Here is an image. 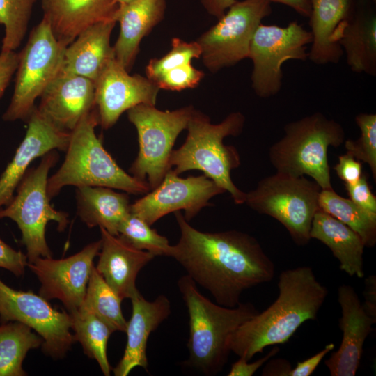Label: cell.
<instances>
[{"mask_svg": "<svg viewBox=\"0 0 376 376\" xmlns=\"http://www.w3.org/2000/svg\"><path fill=\"white\" fill-rule=\"evenodd\" d=\"M10 321L30 327L42 338V352L55 359L65 357L76 342L68 312L54 308L31 290L13 289L0 279V322Z\"/></svg>", "mask_w": 376, "mask_h": 376, "instance_id": "13", "label": "cell"}, {"mask_svg": "<svg viewBox=\"0 0 376 376\" xmlns=\"http://www.w3.org/2000/svg\"><path fill=\"white\" fill-rule=\"evenodd\" d=\"M77 214L88 227L99 226L118 236V229L130 214L127 193L99 186H83L76 189Z\"/></svg>", "mask_w": 376, "mask_h": 376, "instance_id": "28", "label": "cell"}, {"mask_svg": "<svg viewBox=\"0 0 376 376\" xmlns=\"http://www.w3.org/2000/svg\"><path fill=\"white\" fill-rule=\"evenodd\" d=\"M194 110L187 106L173 111H161L155 105L141 104L127 111L135 127L139 152L130 174L146 182L150 190L157 187L170 169L173 147L180 132L187 129Z\"/></svg>", "mask_w": 376, "mask_h": 376, "instance_id": "9", "label": "cell"}, {"mask_svg": "<svg viewBox=\"0 0 376 376\" xmlns=\"http://www.w3.org/2000/svg\"><path fill=\"white\" fill-rule=\"evenodd\" d=\"M310 237L320 241L331 251L342 271L350 276L364 277L365 245L359 235L349 226L319 209L312 221Z\"/></svg>", "mask_w": 376, "mask_h": 376, "instance_id": "27", "label": "cell"}, {"mask_svg": "<svg viewBox=\"0 0 376 376\" xmlns=\"http://www.w3.org/2000/svg\"><path fill=\"white\" fill-rule=\"evenodd\" d=\"M174 214L180 236L171 257L217 304L235 307L244 290L273 279L274 264L253 236L236 230L203 232L180 211Z\"/></svg>", "mask_w": 376, "mask_h": 376, "instance_id": "1", "label": "cell"}, {"mask_svg": "<svg viewBox=\"0 0 376 376\" xmlns=\"http://www.w3.org/2000/svg\"><path fill=\"white\" fill-rule=\"evenodd\" d=\"M244 123V116L238 111L213 124L207 116L194 109L184 143L171 152L170 169L178 175L199 170L228 192L236 204L244 203L246 193L234 184L230 175L232 170L240 165V155L234 146L224 143L228 136L240 135Z\"/></svg>", "mask_w": 376, "mask_h": 376, "instance_id": "4", "label": "cell"}, {"mask_svg": "<svg viewBox=\"0 0 376 376\" xmlns=\"http://www.w3.org/2000/svg\"><path fill=\"white\" fill-rule=\"evenodd\" d=\"M312 36L297 21L286 26L261 23L252 37L248 58L253 63L251 86L260 97L268 98L282 87L283 64L290 60L308 59L307 45Z\"/></svg>", "mask_w": 376, "mask_h": 376, "instance_id": "11", "label": "cell"}, {"mask_svg": "<svg viewBox=\"0 0 376 376\" xmlns=\"http://www.w3.org/2000/svg\"><path fill=\"white\" fill-rule=\"evenodd\" d=\"M18 65V54L15 51L0 52V98L3 95Z\"/></svg>", "mask_w": 376, "mask_h": 376, "instance_id": "42", "label": "cell"}, {"mask_svg": "<svg viewBox=\"0 0 376 376\" xmlns=\"http://www.w3.org/2000/svg\"><path fill=\"white\" fill-rule=\"evenodd\" d=\"M26 135L11 162L0 176V209L12 200L31 162L52 150L65 151L70 132L56 127L35 107L28 120Z\"/></svg>", "mask_w": 376, "mask_h": 376, "instance_id": "17", "label": "cell"}, {"mask_svg": "<svg viewBox=\"0 0 376 376\" xmlns=\"http://www.w3.org/2000/svg\"><path fill=\"white\" fill-rule=\"evenodd\" d=\"M309 24L312 36L308 59L316 65L337 63L343 55L334 40L340 23L352 14L357 0H309Z\"/></svg>", "mask_w": 376, "mask_h": 376, "instance_id": "26", "label": "cell"}, {"mask_svg": "<svg viewBox=\"0 0 376 376\" xmlns=\"http://www.w3.org/2000/svg\"><path fill=\"white\" fill-rule=\"evenodd\" d=\"M101 248V240L91 242L78 253L65 258L40 257L27 267L40 283L39 295L49 301L57 299L68 313L84 302L94 258Z\"/></svg>", "mask_w": 376, "mask_h": 376, "instance_id": "15", "label": "cell"}, {"mask_svg": "<svg viewBox=\"0 0 376 376\" xmlns=\"http://www.w3.org/2000/svg\"><path fill=\"white\" fill-rule=\"evenodd\" d=\"M203 77V72L190 63L167 70L152 81L159 89L180 91L197 86Z\"/></svg>", "mask_w": 376, "mask_h": 376, "instance_id": "37", "label": "cell"}, {"mask_svg": "<svg viewBox=\"0 0 376 376\" xmlns=\"http://www.w3.org/2000/svg\"><path fill=\"white\" fill-rule=\"evenodd\" d=\"M270 3H279L283 5H285L295 11H296L299 15L304 17H309L311 14V3L309 0H265Z\"/></svg>", "mask_w": 376, "mask_h": 376, "instance_id": "47", "label": "cell"}, {"mask_svg": "<svg viewBox=\"0 0 376 376\" xmlns=\"http://www.w3.org/2000/svg\"><path fill=\"white\" fill-rule=\"evenodd\" d=\"M289 361L283 359H275L267 363L263 370L264 376H288L291 370Z\"/></svg>", "mask_w": 376, "mask_h": 376, "instance_id": "46", "label": "cell"}, {"mask_svg": "<svg viewBox=\"0 0 376 376\" xmlns=\"http://www.w3.org/2000/svg\"><path fill=\"white\" fill-rule=\"evenodd\" d=\"M40 98L38 111L58 129L70 132L95 107V84L88 78L61 70Z\"/></svg>", "mask_w": 376, "mask_h": 376, "instance_id": "19", "label": "cell"}, {"mask_svg": "<svg viewBox=\"0 0 376 376\" xmlns=\"http://www.w3.org/2000/svg\"><path fill=\"white\" fill-rule=\"evenodd\" d=\"M132 315L127 323L124 354L112 370L116 376H127L135 368L147 370L146 347L149 336L170 315L171 302L164 295L148 301L139 292L130 298Z\"/></svg>", "mask_w": 376, "mask_h": 376, "instance_id": "20", "label": "cell"}, {"mask_svg": "<svg viewBox=\"0 0 376 376\" xmlns=\"http://www.w3.org/2000/svg\"><path fill=\"white\" fill-rule=\"evenodd\" d=\"M41 6L55 38L66 47L89 26L116 21L119 8L116 0H41Z\"/></svg>", "mask_w": 376, "mask_h": 376, "instance_id": "23", "label": "cell"}, {"mask_svg": "<svg viewBox=\"0 0 376 376\" xmlns=\"http://www.w3.org/2000/svg\"><path fill=\"white\" fill-rule=\"evenodd\" d=\"M284 136L269 148V158L276 172L309 176L322 189H333L327 152L345 141L341 125L316 112L290 122Z\"/></svg>", "mask_w": 376, "mask_h": 376, "instance_id": "6", "label": "cell"}, {"mask_svg": "<svg viewBox=\"0 0 376 376\" xmlns=\"http://www.w3.org/2000/svg\"><path fill=\"white\" fill-rule=\"evenodd\" d=\"M69 314L75 341L81 344L86 355L97 361L102 373L109 376L112 368L107 358V347L114 331L84 304Z\"/></svg>", "mask_w": 376, "mask_h": 376, "instance_id": "29", "label": "cell"}, {"mask_svg": "<svg viewBox=\"0 0 376 376\" xmlns=\"http://www.w3.org/2000/svg\"><path fill=\"white\" fill-rule=\"evenodd\" d=\"M200 1L208 14L219 19L237 0H200Z\"/></svg>", "mask_w": 376, "mask_h": 376, "instance_id": "45", "label": "cell"}, {"mask_svg": "<svg viewBox=\"0 0 376 376\" xmlns=\"http://www.w3.org/2000/svg\"><path fill=\"white\" fill-rule=\"evenodd\" d=\"M360 130L357 140L345 141L347 152L357 159L368 164L374 180L376 179V114L361 113L355 116Z\"/></svg>", "mask_w": 376, "mask_h": 376, "instance_id": "35", "label": "cell"}, {"mask_svg": "<svg viewBox=\"0 0 376 376\" xmlns=\"http://www.w3.org/2000/svg\"><path fill=\"white\" fill-rule=\"evenodd\" d=\"M166 0H131L119 6L116 21L118 38L113 46L116 59L130 72L139 53L141 40L164 18Z\"/></svg>", "mask_w": 376, "mask_h": 376, "instance_id": "24", "label": "cell"}, {"mask_svg": "<svg viewBox=\"0 0 376 376\" xmlns=\"http://www.w3.org/2000/svg\"><path fill=\"white\" fill-rule=\"evenodd\" d=\"M122 301L93 265L83 304L113 331H125L127 321L123 314Z\"/></svg>", "mask_w": 376, "mask_h": 376, "instance_id": "32", "label": "cell"}, {"mask_svg": "<svg viewBox=\"0 0 376 376\" xmlns=\"http://www.w3.org/2000/svg\"><path fill=\"white\" fill-rule=\"evenodd\" d=\"M150 226L130 212L118 229V237L139 250L148 251L155 256L171 257L172 245L165 236Z\"/></svg>", "mask_w": 376, "mask_h": 376, "instance_id": "34", "label": "cell"}, {"mask_svg": "<svg viewBox=\"0 0 376 376\" xmlns=\"http://www.w3.org/2000/svg\"><path fill=\"white\" fill-rule=\"evenodd\" d=\"M334 344L330 343L320 352L303 361H299L297 366L292 368L288 376H309L317 368L323 358L334 349Z\"/></svg>", "mask_w": 376, "mask_h": 376, "instance_id": "43", "label": "cell"}, {"mask_svg": "<svg viewBox=\"0 0 376 376\" xmlns=\"http://www.w3.org/2000/svg\"><path fill=\"white\" fill-rule=\"evenodd\" d=\"M98 125L95 107L70 132L65 159L47 180V191L50 200L68 185L106 187L135 195L150 191L146 182L125 172L105 150L95 134Z\"/></svg>", "mask_w": 376, "mask_h": 376, "instance_id": "5", "label": "cell"}, {"mask_svg": "<svg viewBox=\"0 0 376 376\" xmlns=\"http://www.w3.org/2000/svg\"><path fill=\"white\" fill-rule=\"evenodd\" d=\"M58 158L56 150L43 155L36 167L27 170L10 203L0 209V219L9 218L17 224L26 249L28 263L40 257H52L45 237L49 221H55L60 231L68 224V214L58 211L50 205L47 191L48 173Z\"/></svg>", "mask_w": 376, "mask_h": 376, "instance_id": "7", "label": "cell"}, {"mask_svg": "<svg viewBox=\"0 0 376 376\" xmlns=\"http://www.w3.org/2000/svg\"><path fill=\"white\" fill-rule=\"evenodd\" d=\"M177 285L189 315V357L183 364L205 375H215L228 361L232 334L258 311L249 302L233 308L212 302L187 274Z\"/></svg>", "mask_w": 376, "mask_h": 376, "instance_id": "3", "label": "cell"}, {"mask_svg": "<svg viewBox=\"0 0 376 376\" xmlns=\"http://www.w3.org/2000/svg\"><path fill=\"white\" fill-rule=\"evenodd\" d=\"M27 263L26 254L13 249L0 238V268L20 276L24 274Z\"/></svg>", "mask_w": 376, "mask_h": 376, "instance_id": "39", "label": "cell"}, {"mask_svg": "<svg viewBox=\"0 0 376 376\" xmlns=\"http://www.w3.org/2000/svg\"><path fill=\"white\" fill-rule=\"evenodd\" d=\"M116 22L95 23L83 30L65 49L61 71L95 81L107 63L114 56L110 45Z\"/></svg>", "mask_w": 376, "mask_h": 376, "instance_id": "25", "label": "cell"}, {"mask_svg": "<svg viewBox=\"0 0 376 376\" xmlns=\"http://www.w3.org/2000/svg\"><path fill=\"white\" fill-rule=\"evenodd\" d=\"M318 204L320 210L338 219L361 237L365 247L376 244V214L361 207L334 189H321Z\"/></svg>", "mask_w": 376, "mask_h": 376, "instance_id": "31", "label": "cell"}, {"mask_svg": "<svg viewBox=\"0 0 376 376\" xmlns=\"http://www.w3.org/2000/svg\"><path fill=\"white\" fill-rule=\"evenodd\" d=\"M100 230L101 248L95 268L123 300L130 299L139 292L136 281L139 272L155 256L135 249L103 228Z\"/></svg>", "mask_w": 376, "mask_h": 376, "instance_id": "22", "label": "cell"}, {"mask_svg": "<svg viewBox=\"0 0 376 376\" xmlns=\"http://www.w3.org/2000/svg\"><path fill=\"white\" fill-rule=\"evenodd\" d=\"M66 47L57 40L49 22L42 17L18 54L15 88L2 116L4 121L27 122L36 107V98L61 70Z\"/></svg>", "mask_w": 376, "mask_h": 376, "instance_id": "10", "label": "cell"}, {"mask_svg": "<svg viewBox=\"0 0 376 376\" xmlns=\"http://www.w3.org/2000/svg\"><path fill=\"white\" fill-rule=\"evenodd\" d=\"M321 189L314 180L305 176L276 172L246 193L244 203L254 211L277 220L297 245L305 246L311 240L312 221L320 209Z\"/></svg>", "mask_w": 376, "mask_h": 376, "instance_id": "8", "label": "cell"}, {"mask_svg": "<svg viewBox=\"0 0 376 376\" xmlns=\"http://www.w3.org/2000/svg\"><path fill=\"white\" fill-rule=\"evenodd\" d=\"M352 71L376 75V9L370 0H357L351 15L334 34Z\"/></svg>", "mask_w": 376, "mask_h": 376, "instance_id": "21", "label": "cell"}, {"mask_svg": "<svg viewBox=\"0 0 376 376\" xmlns=\"http://www.w3.org/2000/svg\"><path fill=\"white\" fill-rule=\"evenodd\" d=\"M42 338L17 321L0 324V376H25L22 363L28 352L41 347Z\"/></svg>", "mask_w": 376, "mask_h": 376, "instance_id": "30", "label": "cell"}, {"mask_svg": "<svg viewBox=\"0 0 376 376\" xmlns=\"http://www.w3.org/2000/svg\"><path fill=\"white\" fill-rule=\"evenodd\" d=\"M279 352V347L274 346L266 355L252 363H249L243 357L231 365L228 376H252L263 364Z\"/></svg>", "mask_w": 376, "mask_h": 376, "instance_id": "41", "label": "cell"}, {"mask_svg": "<svg viewBox=\"0 0 376 376\" xmlns=\"http://www.w3.org/2000/svg\"><path fill=\"white\" fill-rule=\"evenodd\" d=\"M131 0H116L117 3H118L119 6H123L126 3H127Z\"/></svg>", "mask_w": 376, "mask_h": 376, "instance_id": "48", "label": "cell"}, {"mask_svg": "<svg viewBox=\"0 0 376 376\" xmlns=\"http://www.w3.org/2000/svg\"><path fill=\"white\" fill-rule=\"evenodd\" d=\"M334 169L345 184L357 182L363 174L361 161L347 152L338 157V162Z\"/></svg>", "mask_w": 376, "mask_h": 376, "instance_id": "40", "label": "cell"}, {"mask_svg": "<svg viewBox=\"0 0 376 376\" xmlns=\"http://www.w3.org/2000/svg\"><path fill=\"white\" fill-rule=\"evenodd\" d=\"M277 286L276 299L232 334L229 348L239 357L250 361L266 347L288 341L303 323L316 319L328 295L308 266L281 272Z\"/></svg>", "mask_w": 376, "mask_h": 376, "instance_id": "2", "label": "cell"}, {"mask_svg": "<svg viewBox=\"0 0 376 376\" xmlns=\"http://www.w3.org/2000/svg\"><path fill=\"white\" fill-rule=\"evenodd\" d=\"M365 301L363 306L366 313L376 320V277L370 275L365 279Z\"/></svg>", "mask_w": 376, "mask_h": 376, "instance_id": "44", "label": "cell"}, {"mask_svg": "<svg viewBox=\"0 0 376 376\" xmlns=\"http://www.w3.org/2000/svg\"><path fill=\"white\" fill-rule=\"evenodd\" d=\"M205 175L181 178L170 169L159 185L131 204L130 211L152 226L164 216L184 210L189 221L210 201L225 193Z\"/></svg>", "mask_w": 376, "mask_h": 376, "instance_id": "14", "label": "cell"}, {"mask_svg": "<svg viewBox=\"0 0 376 376\" xmlns=\"http://www.w3.org/2000/svg\"><path fill=\"white\" fill-rule=\"evenodd\" d=\"M272 11L271 3L265 0L237 1L196 40L203 65L216 72L248 58L255 31Z\"/></svg>", "mask_w": 376, "mask_h": 376, "instance_id": "12", "label": "cell"}, {"mask_svg": "<svg viewBox=\"0 0 376 376\" xmlns=\"http://www.w3.org/2000/svg\"><path fill=\"white\" fill-rule=\"evenodd\" d=\"M37 0H0V24L4 26L1 51H15L28 30Z\"/></svg>", "mask_w": 376, "mask_h": 376, "instance_id": "33", "label": "cell"}, {"mask_svg": "<svg viewBox=\"0 0 376 376\" xmlns=\"http://www.w3.org/2000/svg\"><path fill=\"white\" fill-rule=\"evenodd\" d=\"M95 103L100 125L107 130L120 116L141 104L155 105L159 88L147 77L130 75L113 56L94 82Z\"/></svg>", "mask_w": 376, "mask_h": 376, "instance_id": "16", "label": "cell"}, {"mask_svg": "<svg viewBox=\"0 0 376 376\" xmlns=\"http://www.w3.org/2000/svg\"><path fill=\"white\" fill-rule=\"evenodd\" d=\"M342 316L339 327L343 338L339 348L324 363L331 376H354L359 367L364 343L376 320L365 311L354 288L346 284L338 290Z\"/></svg>", "mask_w": 376, "mask_h": 376, "instance_id": "18", "label": "cell"}, {"mask_svg": "<svg viewBox=\"0 0 376 376\" xmlns=\"http://www.w3.org/2000/svg\"><path fill=\"white\" fill-rule=\"evenodd\" d=\"M350 199L361 207L376 214V197L373 194L367 175L361 178L352 184H345Z\"/></svg>", "mask_w": 376, "mask_h": 376, "instance_id": "38", "label": "cell"}, {"mask_svg": "<svg viewBox=\"0 0 376 376\" xmlns=\"http://www.w3.org/2000/svg\"><path fill=\"white\" fill-rule=\"evenodd\" d=\"M201 49L196 41L186 42L178 38L171 41V49L161 58L149 61L146 68V77L152 81L163 72L179 65L190 63L194 58H200Z\"/></svg>", "mask_w": 376, "mask_h": 376, "instance_id": "36", "label": "cell"}, {"mask_svg": "<svg viewBox=\"0 0 376 376\" xmlns=\"http://www.w3.org/2000/svg\"><path fill=\"white\" fill-rule=\"evenodd\" d=\"M370 1L376 4V0H370Z\"/></svg>", "mask_w": 376, "mask_h": 376, "instance_id": "49", "label": "cell"}]
</instances>
